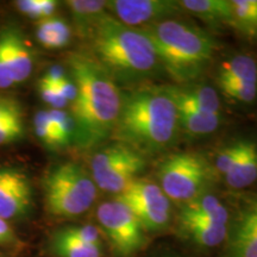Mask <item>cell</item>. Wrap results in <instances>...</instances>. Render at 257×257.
I'll list each match as a JSON object with an SVG mask.
<instances>
[{"instance_id":"obj_1","label":"cell","mask_w":257,"mask_h":257,"mask_svg":"<svg viewBox=\"0 0 257 257\" xmlns=\"http://www.w3.org/2000/svg\"><path fill=\"white\" fill-rule=\"evenodd\" d=\"M68 64L76 86L70 110L75 142L82 148L96 147L113 136L121 92L113 76L95 57L76 53L69 56Z\"/></svg>"},{"instance_id":"obj_2","label":"cell","mask_w":257,"mask_h":257,"mask_svg":"<svg viewBox=\"0 0 257 257\" xmlns=\"http://www.w3.org/2000/svg\"><path fill=\"white\" fill-rule=\"evenodd\" d=\"M178 107L168 86H140L121 93V107L113 136L137 153L166 150L179 133Z\"/></svg>"},{"instance_id":"obj_3","label":"cell","mask_w":257,"mask_h":257,"mask_svg":"<svg viewBox=\"0 0 257 257\" xmlns=\"http://www.w3.org/2000/svg\"><path fill=\"white\" fill-rule=\"evenodd\" d=\"M91 37L95 60L114 80L134 82L154 75L159 68L155 47L142 29L128 27L105 15Z\"/></svg>"},{"instance_id":"obj_4","label":"cell","mask_w":257,"mask_h":257,"mask_svg":"<svg viewBox=\"0 0 257 257\" xmlns=\"http://www.w3.org/2000/svg\"><path fill=\"white\" fill-rule=\"evenodd\" d=\"M142 30L155 47L160 63L178 82L204 74L214 54V41L202 29L178 19H166Z\"/></svg>"},{"instance_id":"obj_5","label":"cell","mask_w":257,"mask_h":257,"mask_svg":"<svg viewBox=\"0 0 257 257\" xmlns=\"http://www.w3.org/2000/svg\"><path fill=\"white\" fill-rule=\"evenodd\" d=\"M44 204L51 216H81L94 204L98 187L91 173L76 162L60 163L51 168L43 181Z\"/></svg>"},{"instance_id":"obj_6","label":"cell","mask_w":257,"mask_h":257,"mask_svg":"<svg viewBox=\"0 0 257 257\" xmlns=\"http://www.w3.org/2000/svg\"><path fill=\"white\" fill-rule=\"evenodd\" d=\"M213 169L198 153H176L160 165V187L169 200L186 202L200 197L210 185Z\"/></svg>"},{"instance_id":"obj_7","label":"cell","mask_w":257,"mask_h":257,"mask_svg":"<svg viewBox=\"0 0 257 257\" xmlns=\"http://www.w3.org/2000/svg\"><path fill=\"white\" fill-rule=\"evenodd\" d=\"M146 156L121 143L98 150L91 160V175L101 191L120 194L146 168Z\"/></svg>"},{"instance_id":"obj_8","label":"cell","mask_w":257,"mask_h":257,"mask_svg":"<svg viewBox=\"0 0 257 257\" xmlns=\"http://www.w3.org/2000/svg\"><path fill=\"white\" fill-rule=\"evenodd\" d=\"M96 219L117 257L134 256L147 244L146 230L127 205L117 197L100 204Z\"/></svg>"},{"instance_id":"obj_9","label":"cell","mask_w":257,"mask_h":257,"mask_svg":"<svg viewBox=\"0 0 257 257\" xmlns=\"http://www.w3.org/2000/svg\"><path fill=\"white\" fill-rule=\"evenodd\" d=\"M117 198L127 205L146 231H161L170 220V200L150 180L135 179Z\"/></svg>"},{"instance_id":"obj_10","label":"cell","mask_w":257,"mask_h":257,"mask_svg":"<svg viewBox=\"0 0 257 257\" xmlns=\"http://www.w3.org/2000/svg\"><path fill=\"white\" fill-rule=\"evenodd\" d=\"M34 192L27 173L12 167H0V218L22 219L30 213Z\"/></svg>"},{"instance_id":"obj_11","label":"cell","mask_w":257,"mask_h":257,"mask_svg":"<svg viewBox=\"0 0 257 257\" xmlns=\"http://www.w3.org/2000/svg\"><path fill=\"white\" fill-rule=\"evenodd\" d=\"M115 19L128 27L152 25L170 19L180 12L179 2L173 0H114L108 2Z\"/></svg>"},{"instance_id":"obj_12","label":"cell","mask_w":257,"mask_h":257,"mask_svg":"<svg viewBox=\"0 0 257 257\" xmlns=\"http://www.w3.org/2000/svg\"><path fill=\"white\" fill-rule=\"evenodd\" d=\"M0 49L16 85L30 78L35 64L34 51L18 29L6 28L0 31Z\"/></svg>"},{"instance_id":"obj_13","label":"cell","mask_w":257,"mask_h":257,"mask_svg":"<svg viewBox=\"0 0 257 257\" xmlns=\"http://www.w3.org/2000/svg\"><path fill=\"white\" fill-rule=\"evenodd\" d=\"M227 257H257V198L249 202L234 221Z\"/></svg>"},{"instance_id":"obj_14","label":"cell","mask_w":257,"mask_h":257,"mask_svg":"<svg viewBox=\"0 0 257 257\" xmlns=\"http://www.w3.org/2000/svg\"><path fill=\"white\" fill-rule=\"evenodd\" d=\"M178 107L219 113L220 102L213 88L207 86H168Z\"/></svg>"},{"instance_id":"obj_15","label":"cell","mask_w":257,"mask_h":257,"mask_svg":"<svg viewBox=\"0 0 257 257\" xmlns=\"http://www.w3.org/2000/svg\"><path fill=\"white\" fill-rule=\"evenodd\" d=\"M179 219L226 226L229 213L216 197L202 194L182 205Z\"/></svg>"},{"instance_id":"obj_16","label":"cell","mask_w":257,"mask_h":257,"mask_svg":"<svg viewBox=\"0 0 257 257\" xmlns=\"http://www.w3.org/2000/svg\"><path fill=\"white\" fill-rule=\"evenodd\" d=\"M229 187L242 189L257 180V144L246 141L244 152L230 172L224 176Z\"/></svg>"},{"instance_id":"obj_17","label":"cell","mask_w":257,"mask_h":257,"mask_svg":"<svg viewBox=\"0 0 257 257\" xmlns=\"http://www.w3.org/2000/svg\"><path fill=\"white\" fill-rule=\"evenodd\" d=\"M179 5L210 24H231L232 10L229 0H184Z\"/></svg>"},{"instance_id":"obj_18","label":"cell","mask_w":257,"mask_h":257,"mask_svg":"<svg viewBox=\"0 0 257 257\" xmlns=\"http://www.w3.org/2000/svg\"><path fill=\"white\" fill-rule=\"evenodd\" d=\"M74 23L81 35H92L93 30L104 17L108 2L102 0H70L67 3Z\"/></svg>"},{"instance_id":"obj_19","label":"cell","mask_w":257,"mask_h":257,"mask_svg":"<svg viewBox=\"0 0 257 257\" xmlns=\"http://www.w3.org/2000/svg\"><path fill=\"white\" fill-rule=\"evenodd\" d=\"M36 37L44 48L60 49L69 44L72 30L66 21L53 16L38 21L36 25Z\"/></svg>"},{"instance_id":"obj_20","label":"cell","mask_w":257,"mask_h":257,"mask_svg":"<svg viewBox=\"0 0 257 257\" xmlns=\"http://www.w3.org/2000/svg\"><path fill=\"white\" fill-rule=\"evenodd\" d=\"M237 82H257V64L252 57L234 56L220 66L218 85Z\"/></svg>"},{"instance_id":"obj_21","label":"cell","mask_w":257,"mask_h":257,"mask_svg":"<svg viewBox=\"0 0 257 257\" xmlns=\"http://www.w3.org/2000/svg\"><path fill=\"white\" fill-rule=\"evenodd\" d=\"M180 226L193 242L205 248L219 245L227 236V227L224 225L180 220Z\"/></svg>"},{"instance_id":"obj_22","label":"cell","mask_w":257,"mask_h":257,"mask_svg":"<svg viewBox=\"0 0 257 257\" xmlns=\"http://www.w3.org/2000/svg\"><path fill=\"white\" fill-rule=\"evenodd\" d=\"M178 113L180 127L195 136L214 133L220 123V113H210L184 107H178Z\"/></svg>"},{"instance_id":"obj_23","label":"cell","mask_w":257,"mask_h":257,"mask_svg":"<svg viewBox=\"0 0 257 257\" xmlns=\"http://www.w3.org/2000/svg\"><path fill=\"white\" fill-rule=\"evenodd\" d=\"M50 248L57 257H102L101 246L70 238L61 230H57L51 236Z\"/></svg>"},{"instance_id":"obj_24","label":"cell","mask_w":257,"mask_h":257,"mask_svg":"<svg viewBox=\"0 0 257 257\" xmlns=\"http://www.w3.org/2000/svg\"><path fill=\"white\" fill-rule=\"evenodd\" d=\"M231 10L230 25L246 36H257V0H232Z\"/></svg>"},{"instance_id":"obj_25","label":"cell","mask_w":257,"mask_h":257,"mask_svg":"<svg viewBox=\"0 0 257 257\" xmlns=\"http://www.w3.org/2000/svg\"><path fill=\"white\" fill-rule=\"evenodd\" d=\"M35 134L42 143L49 148L63 147L55 127L51 123L48 111H38L34 117Z\"/></svg>"},{"instance_id":"obj_26","label":"cell","mask_w":257,"mask_h":257,"mask_svg":"<svg viewBox=\"0 0 257 257\" xmlns=\"http://www.w3.org/2000/svg\"><path fill=\"white\" fill-rule=\"evenodd\" d=\"M57 5L59 3L55 0H21L16 3V6L22 14L38 21L53 17Z\"/></svg>"},{"instance_id":"obj_27","label":"cell","mask_w":257,"mask_h":257,"mask_svg":"<svg viewBox=\"0 0 257 257\" xmlns=\"http://www.w3.org/2000/svg\"><path fill=\"white\" fill-rule=\"evenodd\" d=\"M49 118L59 135L63 147L68 146L72 141H75V125L69 113L63 110H48Z\"/></svg>"},{"instance_id":"obj_28","label":"cell","mask_w":257,"mask_h":257,"mask_svg":"<svg viewBox=\"0 0 257 257\" xmlns=\"http://www.w3.org/2000/svg\"><path fill=\"white\" fill-rule=\"evenodd\" d=\"M245 144L246 141H238V142H234L220 150L216 157V163H214V169L218 174L225 176L230 172V169L232 168L244 152Z\"/></svg>"},{"instance_id":"obj_29","label":"cell","mask_w":257,"mask_h":257,"mask_svg":"<svg viewBox=\"0 0 257 257\" xmlns=\"http://www.w3.org/2000/svg\"><path fill=\"white\" fill-rule=\"evenodd\" d=\"M219 87L225 95L242 102H251L257 95V82L223 83Z\"/></svg>"},{"instance_id":"obj_30","label":"cell","mask_w":257,"mask_h":257,"mask_svg":"<svg viewBox=\"0 0 257 257\" xmlns=\"http://www.w3.org/2000/svg\"><path fill=\"white\" fill-rule=\"evenodd\" d=\"M23 135V117H14L0 120V147L21 140Z\"/></svg>"},{"instance_id":"obj_31","label":"cell","mask_w":257,"mask_h":257,"mask_svg":"<svg viewBox=\"0 0 257 257\" xmlns=\"http://www.w3.org/2000/svg\"><path fill=\"white\" fill-rule=\"evenodd\" d=\"M61 231L70 237V238L81 240L83 243L91 244V245L101 246V234L100 231L93 225H82V226H69L61 229Z\"/></svg>"},{"instance_id":"obj_32","label":"cell","mask_w":257,"mask_h":257,"mask_svg":"<svg viewBox=\"0 0 257 257\" xmlns=\"http://www.w3.org/2000/svg\"><path fill=\"white\" fill-rule=\"evenodd\" d=\"M38 91H40L42 100L50 105L51 108H54V110H62L64 106L68 104V101L64 99L62 93L60 92V89L55 85H50V83L40 80Z\"/></svg>"},{"instance_id":"obj_33","label":"cell","mask_w":257,"mask_h":257,"mask_svg":"<svg viewBox=\"0 0 257 257\" xmlns=\"http://www.w3.org/2000/svg\"><path fill=\"white\" fill-rule=\"evenodd\" d=\"M14 117H23L21 104L14 98L0 95V120Z\"/></svg>"},{"instance_id":"obj_34","label":"cell","mask_w":257,"mask_h":257,"mask_svg":"<svg viewBox=\"0 0 257 257\" xmlns=\"http://www.w3.org/2000/svg\"><path fill=\"white\" fill-rule=\"evenodd\" d=\"M16 85L14 76L10 72L8 64L5 62L4 56H3L2 49H0V89L11 88Z\"/></svg>"},{"instance_id":"obj_35","label":"cell","mask_w":257,"mask_h":257,"mask_svg":"<svg viewBox=\"0 0 257 257\" xmlns=\"http://www.w3.org/2000/svg\"><path fill=\"white\" fill-rule=\"evenodd\" d=\"M16 242H17V236L12 226L9 221L0 218V245H12Z\"/></svg>"},{"instance_id":"obj_36","label":"cell","mask_w":257,"mask_h":257,"mask_svg":"<svg viewBox=\"0 0 257 257\" xmlns=\"http://www.w3.org/2000/svg\"><path fill=\"white\" fill-rule=\"evenodd\" d=\"M56 86L57 88L60 89V92L62 93L64 99L68 102H73V100L76 96V86L73 80H70L66 76V78H64L60 83H57Z\"/></svg>"},{"instance_id":"obj_37","label":"cell","mask_w":257,"mask_h":257,"mask_svg":"<svg viewBox=\"0 0 257 257\" xmlns=\"http://www.w3.org/2000/svg\"><path fill=\"white\" fill-rule=\"evenodd\" d=\"M64 78H66V75H64L63 70L61 69L60 67H53V68L48 70V72L42 76L41 80L47 83H50V85L56 86L57 83H60Z\"/></svg>"}]
</instances>
